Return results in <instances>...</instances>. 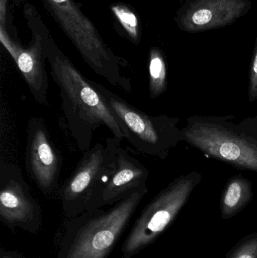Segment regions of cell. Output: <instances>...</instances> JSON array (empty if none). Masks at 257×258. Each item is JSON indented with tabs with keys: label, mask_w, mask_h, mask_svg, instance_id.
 I'll return each instance as SVG.
<instances>
[{
	"label": "cell",
	"mask_w": 257,
	"mask_h": 258,
	"mask_svg": "<svg viewBox=\"0 0 257 258\" xmlns=\"http://www.w3.org/2000/svg\"><path fill=\"white\" fill-rule=\"evenodd\" d=\"M48 60L60 89L68 130L78 148L83 153L89 150L94 133L102 126L113 137L125 139L122 125L101 92L52 42H48Z\"/></svg>",
	"instance_id": "obj_1"
},
{
	"label": "cell",
	"mask_w": 257,
	"mask_h": 258,
	"mask_svg": "<svg viewBox=\"0 0 257 258\" xmlns=\"http://www.w3.org/2000/svg\"><path fill=\"white\" fill-rule=\"evenodd\" d=\"M148 186L110 206L66 218L57 258H107L116 248Z\"/></svg>",
	"instance_id": "obj_2"
},
{
	"label": "cell",
	"mask_w": 257,
	"mask_h": 258,
	"mask_svg": "<svg viewBox=\"0 0 257 258\" xmlns=\"http://www.w3.org/2000/svg\"><path fill=\"white\" fill-rule=\"evenodd\" d=\"M182 132L184 141L210 157L257 172V116H190Z\"/></svg>",
	"instance_id": "obj_3"
},
{
	"label": "cell",
	"mask_w": 257,
	"mask_h": 258,
	"mask_svg": "<svg viewBox=\"0 0 257 258\" xmlns=\"http://www.w3.org/2000/svg\"><path fill=\"white\" fill-rule=\"evenodd\" d=\"M110 106L125 133V139L138 153L165 159L172 149L184 141L180 119L167 115L149 116L100 83L92 80Z\"/></svg>",
	"instance_id": "obj_4"
},
{
	"label": "cell",
	"mask_w": 257,
	"mask_h": 258,
	"mask_svg": "<svg viewBox=\"0 0 257 258\" xmlns=\"http://www.w3.org/2000/svg\"><path fill=\"white\" fill-rule=\"evenodd\" d=\"M202 175L191 171L172 180L140 212L122 244V258H132L153 244L172 225L202 182Z\"/></svg>",
	"instance_id": "obj_5"
},
{
	"label": "cell",
	"mask_w": 257,
	"mask_h": 258,
	"mask_svg": "<svg viewBox=\"0 0 257 258\" xmlns=\"http://www.w3.org/2000/svg\"><path fill=\"white\" fill-rule=\"evenodd\" d=\"M122 140L113 137L84 152L74 171L60 186L58 198L66 218L97 209L101 192L114 171Z\"/></svg>",
	"instance_id": "obj_6"
},
{
	"label": "cell",
	"mask_w": 257,
	"mask_h": 258,
	"mask_svg": "<svg viewBox=\"0 0 257 258\" xmlns=\"http://www.w3.org/2000/svg\"><path fill=\"white\" fill-rule=\"evenodd\" d=\"M63 161L45 120L39 116L30 117L27 125L26 171L41 194L48 198L59 197Z\"/></svg>",
	"instance_id": "obj_7"
},
{
	"label": "cell",
	"mask_w": 257,
	"mask_h": 258,
	"mask_svg": "<svg viewBox=\"0 0 257 258\" xmlns=\"http://www.w3.org/2000/svg\"><path fill=\"white\" fill-rule=\"evenodd\" d=\"M0 221L10 230L36 235L42 225V209L16 164L0 162Z\"/></svg>",
	"instance_id": "obj_8"
},
{
	"label": "cell",
	"mask_w": 257,
	"mask_h": 258,
	"mask_svg": "<svg viewBox=\"0 0 257 258\" xmlns=\"http://www.w3.org/2000/svg\"><path fill=\"white\" fill-rule=\"evenodd\" d=\"M252 5L251 0H184L175 20L182 31L202 33L232 25Z\"/></svg>",
	"instance_id": "obj_9"
},
{
	"label": "cell",
	"mask_w": 257,
	"mask_h": 258,
	"mask_svg": "<svg viewBox=\"0 0 257 258\" xmlns=\"http://www.w3.org/2000/svg\"><path fill=\"white\" fill-rule=\"evenodd\" d=\"M149 175L148 168L119 145L114 171L101 192L97 209L113 206L134 192L146 187Z\"/></svg>",
	"instance_id": "obj_10"
},
{
	"label": "cell",
	"mask_w": 257,
	"mask_h": 258,
	"mask_svg": "<svg viewBox=\"0 0 257 258\" xmlns=\"http://www.w3.org/2000/svg\"><path fill=\"white\" fill-rule=\"evenodd\" d=\"M48 41L37 39L28 48L6 45L24 77L35 101L42 106L49 105L48 100V77L45 70L48 58Z\"/></svg>",
	"instance_id": "obj_11"
},
{
	"label": "cell",
	"mask_w": 257,
	"mask_h": 258,
	"mask_svg": "<svg viewBox=\"0 0 257 258\" xmlns=\"http://www.w3.org/2000/svg\"><path fill=\"white\" fill-rule=\"evenodd\" d=\"M253 198V183L242 174L229 179L220 197V215L229 220L242 212Z\"/></svg>",
	"instance_id": "obj_12"
},
{
	"label": "cell",
	"mask_w": 257,
	"mask_h": 258,
	"mask_svg": "<svg viewBox=\"0 0 257 258\" xmlns=\"http://www.w3.org/2000/svg\"><path fill=\"white\" fill-rule=\"evenodd\" d=\"M167 63L161 50L152 48L149 58V92L152 99H156L167 91Z\"/></svg>",
	"instance_id": "obj_13"
},
{
	"label": "cell",
	"mask_w": 257,
	"mask_h": 258,
	"mask_svg": "<svg viewBox=\"0 0 257 258\" xmlns=\"http://www.w3.org/2000/svg\"><path fill=\"white\" fill-rule=\"evenodd\" d=\"M225 258H257V233L242 238L228 251Z\"/></svg>",
	"instance_id": "obj_14"
},
{
	"label": "cell",
	"mask_w": 257,
	"mask_h": 258,
	"mask_svg": "<svg viewBox=\"0 0 257 258\" xmlns=\"http://www.w3.org/2000/svg\"><path fill=\"white\" fill-rule=\"evenodd\" d=\"M248 98L250 102L257 101V39L249 72Z\"/></svg>",
	"instance_id": "obj_15"
},
{
	"label": "cell",
	"mask_w": 257,
	"mask_h": 258,
	"mask_svg": "<svg viewBox=\"0 0 257 258\" xmlns=\"http://www.w3.org/2000/svg\"><path fill=\"white\" fill-rule=\"evenodd\" d=\"M119 16L123 24H125L128 28L134 29L137 26V19L134 14L130 12H119Z\"/></svg>",
	"instance_id": "obj_16"
},
{
	"label": "cell",
	"mask_w": 257,
	"mask_h": 258,
	"mask_svg": "<svg viewBox=\"0 0 257 258\" xmlns=\"http://www.w3.org/2000/svg\"><path fill=\"white\" fill-rule=\"evenodd\" d=\"M0 258H24V257H23V254L18 251H7V250L1 248Z\"/></svg>",
	"instance_id": "obj_17"
}]
</instances>
